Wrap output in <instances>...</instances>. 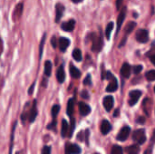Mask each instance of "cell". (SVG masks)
I'll return each instance as SVG.
<instances>
[{
	"instance_id": "cell-1",
	"label": "cell",
	"mask_w": 155,
	"mask_h": 154,
	"mask_svg": "<svg viewBox=\"0 0 155 154\" xmlns=\"http://www.w3.org/2000/svg\"><path fill=\"white\" fill-rule=\"evenodd\" d=\"M91 35H92V41H93L92 50L95 53H98L101 51L103 47V39L101 36H98L95 34H92Z\"/></svg>"
},
{
	"instance_id": "cell-2",
	"label": "cell",
	"mask_w": 155,
	"mask_h": 154,
	"mask_svg": "<svg viewBox=\"0 0 155 154\" xmlns=\"http://www.w3.org/2000/svg\"><path fill=\"white\" fill-rule=\"evenodd\" d=\"M133 139L138 143V144H143L146 141V135L143 129L136 130L133 134Z\"/></svg>"
},
{
	"instance_id": "cell-3",
	"label": "cell",
	"mask_w": 155,
	"mask_h": 154,
	"mask_svg": "<svg viewBox=\"0 0 155 154\" xmlns=\"http://www.w3.org/2000/svg\"><path fill=\"white\" fill-rule=\"evenodd\" d=\"M136 40L139 43H147L149 40V33L146 29H140L136 32Z\"/></svg>"
},
{
	"instance_id": "cell-4",
	"label": "cell",
	"mask_w": 155,
	"mask_h": 154,
	"mask_svg": "<svg viewBox=\"0 0 155 154\" xmlns=\"http://www.w3.org/2000/svg\"><path fill=\"white\" fill-rule=\"evenodd\" d=\"M82 152V149L77 145L74 143H66L64 147V152L65 154H80Z\"/></svg>"
},
{
	"instance_id": "cell-5",
	"label": "cell",
	"mask_w": 155,
	"mask_h": 154,
	"mask_svg": "<svg viewBox=\"0 0 155 154\" xmlns=\"http://www.w3.org/2000/svg\"><path fill=\"white\" fill-rule=\"evenodd\" d=\"M130 132H131V128L129 126H124L121 129V131L119 132V133L117 134L116 136V139L120 142H124L128 137H129V134H130Z\"/></svg>"
},
{
	"instance_id": "cell-6",
	"label": "cell",
	"mask_w": 155,
	"mask_h": 154,
	"mask_svg": "<svg viewBox=\"0 0 155 154\" xmlns=\"http://www.w3.org/2000/svg\"><path fill=\"white\" fill-rule=\"evenodd\" d=\"M130 100H129V104L131 106H134L136 104V103L138 102V100L140 99L141 95H142V92L141 91H138V90H134V91H132L130 93Z\"/></svg>"
},
{
	"instance_id": "cell-7",
	"label": "cell",
	"mask_w": 155,
	"mask_h": 154,
	"mask_svg": "<svg viewBox=\"0 0 155 154\" xmlns=\"http://www.w3.org/2000/svg\"><path fill=\"white\" fill-rule=\"evenodd\" d=\"M114 97L113 96H111V95L105 96L104 98V101H103L104 109L107 112H110L113 109V107H114Z\"/></svg>"
},
{
	"instance_id": "cell-8",
	"label": "cell",
	"mask_w": 155,
	"mask_h": 154,
	"mask_svg": "<svg viewBox=\"0 0 155 154\" xmlns=\"http://www.w3.org/2000/svg\"><path fill=\"white\" fill-rule=\"evenodd\" d=\"M57 43H58V47L61 52H65L68 46L70 45V40L65 37H60Z\"/></svg>"
},
{
	"instance_id": "cell-9",
	"label": "cell",
	"mask_w": 155,
	"mask_h": 154,
	"mask_svg": "<svg viewBox=\"0 0 155 154\" xmlns=\"http://www.w3.org/2000/svg\"><path fill=\"white\" fill-rule=\"evenodd\" d=\"M36 116H37V108H36V101L35 100L34 101V103H33V106L31 107L29 113H28V121L29 123H34L35 120L36 119Z\"/></svg>"
},
{
	"instance_id": "cell-10",
	"label": "cell",
	"mask_w": 155,
	"mask_h": 154,
	"mask_svg": "<svg viewBox=\"0 0 155 154\" xmlns=\"http://www.w3.org/2000/svg\"><path fill=\"white\" fill-rule=\"evenodd\" d=\"M78 107H79V113L82 116H86L91 113V107L84 102H80Z\"/></svg>"
},
{
	"instance_id": "cell-11",
	"label": "cell",
	"mask_w": 155,
	"mask_h": 154,
	"mask_svg": "<svg viewBox=\"0 0 155 154\" xmlns=\"http://www.w3.org/2000/svg\"><path fill=\"white\" fill-rule=\"evenodd\" d=\"M23 10H24V4L23 3H18L14 10V13H13V18H14V21H16L18 20L22 14H23Z\"/></svg>"
},
{
	"instance_id": "cell-12",
	"label": "cell",
	"mask_w": 155,
	"mask_h": 154,
	"mask_svg": "<svg viewBox=\"0 0 155 154\" xmlns=\"http://www.w3.org/2000/svg\"><path fill=\"white\" fill-rule=\"evenodd\" d=\"M74 26H75V20L70 19L69 21L63 23L61 25V28L65 32H72L74 29Z\"/></svg>"
},
{
	"instance_id": "cell-13",
	"label": "cell",
	"mask_w": 155,
	"mask_h": 154,
	"mask_svg": "<svg viewBox=\"0 0 155 154\" xmlns=\"http://www.w3.org/2000/svg\"><path fill=\"white\" fill-rule=\"evenodd\" d=\"M64 11V6L61 3H57L55 5V22L56 23H58L61 20Z\"/></svg>"
},
{
	"instance_id": "cell-14",
	"label": "cell",
	"mask_w": 155,
	"mask_h": 154,
	"mask_svg": "<svg viewBox=\"0 0 155 154\" xmlns=\"http://www.w3.org/2000/svg\"><path fill=\"white\" fill-rule=\"evenodd\" d=\"M126 11H127V8L125 6H124L123 9L120 11L119 16H118V19H117V34L119 33V30L121 29V26L123 25V22L124 21L125 15H126Z\"/></svg>"
},
{
	"instance_id": "cell-15",
	"label": "cell",
	"mask_w": 155,
	"mask_h": 154,
	"mask_svg": "<svg viewBox=\"0 0 155 154\" xmlns=\"http://www.w3.org/2000/svg\"><path fill=\"white\" fill-rule=\"evenodd\" d=\"M101 133L104 134V135H106L110 133V131L112 130V125L111 123L107 121V120H104L101 123Z\"/></svg>"
},
{
	"instance_id": "cell-16",
	"label": "cell",
	"mask_w": 155,
	"mask_h": 154,
	"mask_svg": "<svg viewBox=\"0 0 155 154\" xmlns=\"http://www.w3.org/2000/svg\"><path fill=\"white\" fill-rule=\"evenodd\" d=\"M56 79L59 84H63L65 80V73H64L63 65H60L56 71Z\"/></svg>"
},
{
	"instance_id": "cell-17",
	"label": "cell",
	"mask_w": 155,
	"mask_h": 154,
	"mask_svg": "<svg viewBox=\"0 0 155 154\" xmlns=\"http://www.w3.org/2000/svg\"><path fill=\"white\" fill-rule=\"evenodd\" d=\"M117 89H118V82H117L116 78L114 76V77L110 80V83H109V84L107 85L106 91H107L108 93H113V92H115Z\"/></svg>"
},
{
	"instance_id": "cell-18",
	"label": "cell",
	"mask_w": 155,
	"mask_h": 154,
	"mask_svg": "<svg viewBox=\"0 0 155 154\" xmlns=\"http://www.w3.org/2000/svg\"><path fill=\"white\" fill-rule=\"evenodd\" d=\"M131 71H132V69H131L130 64H127V63H124L123 64L122 68H121V74L124 78H129L130 75H131Z\"/></svg>"
},
{
	"instance_id": "cell-19",
	"label": "cell",
	"mask_w": 155,
	"mask_h": 154,
	"mask_svg": "<svg viewBox=\"0 0 155 154\" xmlns=\"http://www.w3.org/2000/svg\"><path fill=\"white\" fill-rule=\"evenodd\" d=\"M69 71H70V74L73 78L74 79H78L81 77V72L78 68H76L73 64H70V67H69Z\"/></svg>"
},
{
	"instance_id": "cell-20",
	"label": "cell",
	"mask_w": 155,
	"mask_h": 154,
	"mask_svg": "<svg viewBox=\"0 0 155 154\" xmlns=\"http://www.w3.org/2000/svg\"><path fill=\"white\" fill-rule=\"evenodd\" d=\"M68 133H69V124L64 119H63L62 120V128H61V135H62V137L65 138L67 136Z\"/></svg>"
},
{
	"instance_id": "cell-21",
	"label": "cell",
	"mask_w": 155,
	"mask_h": 154,
	"mask_svg": "<svg viewBox=\"0 0 155 154\" xmlns=\"http://www.w3.org/2000/svg\"><path fill=\"white\" fill-rule=\"evenodd\" d=\"M74 99H70L67 103V108H66V113L68 116L72 117L74 113Z\"/></svg>"
},
{
	"instance_id": "cell-22",
	"label": "cell",
	"mask_w": 155,
	"mask_h": 154,
	"mask_svg": "<svg viewBox=\"0 0 155 154\" xmlns=\"http://www.w3.org/2000/svg\"><path fill=\"white\" fill-rule=\"evenodd\" d=\"M52 63L51 61H45V75L49 77L51 76V74H52Z\"/></svg>"
},
{
	"instance_id": "cell-23",
	"label": "cell",
	"mask_w": 155,
	"mask_h": 154,
	"mask_svg": "<svg viewBox=\"0 0 155 154\" xmlns=\"http://www.w3.org/2000/svg\"><path fill=\"white\" fill-rule=\"evenodd\" d=\"M126 152L128 154H138L140 152V147L137 144L131 145L126 148Z\"/></svg>"
},
{
	"instance_id": "cell-24",
	"label": "cell",
	"mask_w": 155,
	"mask_h": 154,
	"mask_svg": "<svg viewBox=\"0 0 155 154\" xmlns=\"http://www.w3.org/2000/svg\"><path fill=\"white\" fill-rule=\"evenodd\" d=\"M72 55H73L74 59L75 61H77V62H81V61H82V59H83L82 52H81V50H80V49H78V48H75V49L73 51Z\"/></svg>"
},
{
	"instance_id": "cell-25",
	"label": "cell",
	"mask_w": 155,
	"mask_h": 154,
	"mask_svg": "<svg viewBox=\"0 0 155 154\" xmlns=\"http://www.w3.org/2000/svg\"><path fill=\"white\" fill-rule=\"evenodd\" d=\"M135 26H136V23H135V22H133V21L129 22V23L127 24L126 27H125V36H126L127 34H131V33L133 32V30L134 29Z\"/></svg>"
},
{
	"instance_id": "cell-26",
	"label": "cell",
	"mask_w": 155,
	"mask_h": 154,
	"mask_svg": "<svg viewBox=\"0 0 155 154\" xmlns=\"http://www.w3.org/2000/svg\"><path fill=\"white\" fill-rule=\"evenodd\" d=\"M45 38H46V34H44V35H43V37L41 39L40 44H39V59L40 60L42 59L43 51H44V45H45Z\"/></svg>"
},
{
	"instance_id": "cell-27",
	"label": "cell",
	"mask_w": 155,
	"mask_h": 154,
	"mask_svg": "<svg viewBox=\"0 0 155 154\" xmlns=\"http://www.w3.org/2000/svg\"><path fill=\"white\" fill-rule=\"evenodd\" d=\"M114 24L113 23V22H110L108 25H107V26H106V29H105V36H106V38L109 40L110 39V37H111V33H112V31H113V29H114Z\"/></svg>"
},
{
	"instance_id": "cell-28",
	"label": "cell",
	"mask_w": 155,
	"mask_h": 154,
	"mask_svg": "<svg viewBox=\"0 0 155 154\" xmlns=\"http://www.w3.org/2000/svg\"><path fill=\"white\" fill-rule=\"evenodd\" d=\"M59 112H60V105L59 104H54L51 109V113H52V117L54 118V120L56 118Z\"/></svg>"
},
{
	"instance_id": "cell-29",
	"label": "cell",
	"mask_w": 155,
	"mask_h": 154,
	"mask_svg": "<svg viewBox=\"0 0 155 154\" xmlns=\"http://www.w3.org/2000/svg\"><path fill=\"white\" fill-rule=\"evenodd\" d=\"M145 77L148 81L153 82L155 81V70H151L145 74Z\"/></svg>"
},
{
	"instance_id": "cell-30",
	"label": "cell",
	"mask_w": 155,
	"mask_h": 154,
	"mask_svg": "<svg viewBox=\"0 0 155 154\" xmlns=\"http://www.w3.org/2000/svg\"><path fill=\"white\" fill-rule=\"evenodd\" d=\"M111 154H123V149L119 145H114L111 151Z\"/></svg>"
},
{
	"instance_id": "cell-31",
	"label": "cell",
	"mask_w": 155,
	"mask_h": 154,
	"mask_svg": "<svg viewBox=\"0 0 155 154\" xmlns=\"http://www.w3.org/2000/svg\"><path fill=\"white\" fill-rule=\"evenodd\" d=\"M16 122H15L12 129V133H11V143H10V150H9V154H12V148H13V141H14V133H15V129L16 127Z\"/></svg>"
},
{
	"instance_id": "cell-32",
	"label": "cell",
	"mask_w": 155,
	"mask_h": 154,
	"mask_svg": "<svg viewBox=\"0 0 155 154\" xmlns=\"http://www.w3.org/2000/svg\"><path fill=\"white\" fill-rule=\"evenodd\" d=\"M75 122H74V119L73 118L72 119V122H71V128H70V130H69V133H68V136L71 138L72 137V135H73V133H74V126H75V123H74Z\"/></svg>"
},
{
	"instance_id": "cell-33",
	"label": "cell",
	"mask_w": 155,
	"mask_h": 154,
	"mask_svg": "<svg viewBox=\"0 0 155 154\" xmlns=\"http://www.w3.org/2000/svg\"><path fill=\"white\" fill-rule=\"evenodd\" d=\"M143 65H141V64H139V65H135L134 67V69H133V71H134V73L135 74H140L141 72H142V70H143Z\"/></svg>"
},
{
	"instance_id": "cell-34",
	"label": "cell",
	"mask_w": 155,
	"mask_h": 154,
	"mask_svg": "<svg viewBox=\"0 0 155 154\" xmlns=\"http://www.w3.org/2000/svg\"><path fill=\"white\" fill-rule=\"evenodd\" d=\"M51 152H52V148L50 146H45L42 150L41 154H51Z\"/></svg>"
},
{
	"instance_id": "cell-35",
	"label": "cell",
	"mask_w": 155,
	"mask_h": 154,
	"mask_svg": "<svg viewBox=\"0 0 155 154\" xmlns=\"http://www.w3.org/2000/svg\"><path fill=\"white\" fill-rule=\"evenodd\" d=\"M84 85H91V84H92L91 75H90V74H87V76L84 78Z\"/></svg>"
},
{
	"instance_id": "cell-36",
	"label": "cell",
	"mask_w": 155,
	"mask_h": 154,
	"mask_svg": "<svg viewBox=\"0 0 155 154\" xmlns=\"http://www.w3.org/2000/svg\"><path fill=\"white\" fill-rule=\"evenodd\" d=\"M51 44L54 48H56V46H57V40L54 35L52 36V38H51Z\"/></svg>"
},
{
	"instance_id": "cell-37",
	"label": "cell",
	"mask_w": 155,
	"mask_h": 154,
	"mask_svg": "<svg viewBox=\"0 0 155 154\" xmlns=\"http://www.w3.org/2000/svg\"><path fill=\"white\" fill-rule=\"evenodd\" d=\"M28 118V113H26L25 112H24L22 114H21V121L25 123V120Z\"/></svg>"
},
{
	"instance_id": "cell-38",
	"label": "cell",
	"mask_w": 155,
	"mask_h": 154,
	"mask_svg": "<svg viewBox=\"0 0 155 154\" xmlns=\"http://www.w3.org/2000/svg\"><path fill=\"white\" fill-rule=\"evenodd\" d=\"M55 126H56V121H55V119H54V120L47 126V129H49V130H50V129H54H54H55Z\"/></svg>"
},
{
	"instance_id": "cell-39",
	"label": "cell",
	"mask_w": 155,
	"mask_h": 154,
	"mask_svg": "<svg viewBox=\"0 0 155 154\" xmlns=\"http://www.w3.org/2000/svg\"><path fill=\"white\" fill-rule=\"evenodd\" d=\"M35 83L34 82V83L31 84V86L29 87V89H28V94H29V95H32V94H33V93H34V88H35Z\"/></svg>"
},
{
	"instance_id": "cell-40",
	"label": "cell",
	"mask_w": 155,
	"mask_h": 154,
	"mask_svg": "<svg viewBox=\"0 0 155 154\" xmlns=\"http://www.w3.org/2000/svg\"><path fill=\"white\" fill-rule=\"evenodd\" d=\"M136 122L138 123H140V124H143V123H145V118L144 117H139L137 120H136Z\"/></svg>"
},
{
	"instance_id": "cell-41",
	"label": "cell",
	"mask_w": 155,
	"mask_h": 154,
	"mask_svg": "<svg viewBox=\"0 0 155 154\" xmlns=\"http://www.w3.org/2000/svg\"><path fill=\"white\" fill-rule=\"evenodd\" d=\"M81 94H82V97H83V98H84V99H88V98H89V96H88V93H87L86 91H83Z\"/></svg>"
},
{
	"instance_id": "cell-42",
	"label": "cell",
	"mask_w": 155,
	"mask_h": 154,
	"mask_svg": "<svg viewBox=\"0 0 155 154\" xmlns=\"http://www.w3.org/2000/svg\"><path fill=\"white\" fill-rule=\"evenodd\" d=\"M3 48H4L3 41H2V39L0 38V55H1V54H2V52H3Z\"/></svg>"
},
{
	"instance_id": "cell-43",
	"label": "cell",
	"mask_w": 155,
	"mask_h": 154,
	"mask_svg": "<svg viewBox=\"0 0 155 154\" xmlns=\"http://www.w3.org/2000/svg\"><path fill=\"white\" fill-rule=\"evenodd\" d=\"M150 59H151V62L153 63V64L155 66V54L152 55V56L150 57Z\"/></svg>"
},
{
	"instance_id": "cell-44",
	"label": "cell",
	"mask_w": 155,
	"mask_h": 154,
	"mask_svg": "<svg viewBox=\"0 0 155 154\" xmlns=\"http://www.w3.org/2000/svg\"><path fill=\"white\" fill-rule=\"evenodd\" d=\"M122 1H123V0H117V9H118V10L120 9L121 4H122Z\"/></svg>"
},
{
	"instance_id": "cell-45",
	"label": "cell",
	"mask_w": 155,
	"mask_h": 154,
	"mask_svg": "<svg viewBox=\"0 0 155 154\" xmlns=\"http://www.w3.org/2000/svg\"><path fill=\"white\" fill-rule=\"evenodd\" d=\"M152 143H155V130L153 131V135H152Z\"/></svg>"
},
{
	"instance_id": "cell-46",
	"label": "cell",
	"mask_w": 155,
	"mask_h": 154,
	"mask_svg": "<svg viewBox=\"0 0 155 154\" xmlns=\"http://www.w3.org/2000/svg\"><path fill=\"white\" fill-rule=\"evenodd\" d=\"M143 154H152V148H150V149H147L146 151H145V152Z\"/></svg>"
},
{
	"instance_id": "cell-47",
	"label": "cell",
	"mask_w": 155,
	"mask_h": 154,
	"mask_svg": "<svg viewBox=\"0 0 155 154\" xmlns=\"http://www.w3.org/2000/svg\"><path fill=\"white\" fill-rule=\"evenodd\" d=\"M74 3H75V4H77V3H80V2H82L83 0H72Z\"/></svg>"
},
{
	"instance_id": "cell-48",
	"label": "cell",
	"mask_w": 155,
	"mask_h": 154,
	"mask_svg": "<svg viewBox=\"0 0 155 154\" xmlns=\"http://www.w3.org/2000/svg\"><path fill=\"white\" fill-rule=\"evenodd\" d=\"M118 113H119V110H116V111H115V113H114V116L116 117V116L118 115Z\"/></svg>"
},
{
	"instance_id": "cell-49",
	"label": "cell",
	"mask_w": 155,
	"mask_h": 154,
	"mask_svg": "<svg viewBox=\"0 0 155 154\" xmlns=\"http://www.w3.org/2000/svg\"><path fill=\"white\" fill-rule=\"evenodd\" d=\"M154 92H155V86H154Z\"/></svg>"
},
{
	"instance_id": "cell-50",
	"label": "cell",
	"mask_w": 155,
	"mask_h": 154,
	"mask_svg": "<svg viewBox=\"0 0 155 154\" xmlns=\"http://www.w3.org/2000/svg\"><path fill=\"white\" fill-rule=\"evenodd\" d=\"M94 154H98V153H94Z\"/></svg>"
}]
</instances>
